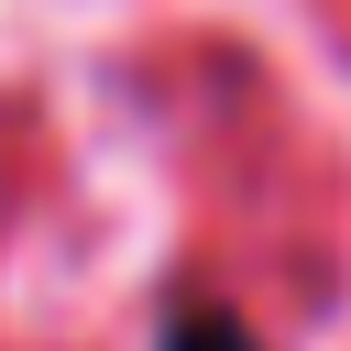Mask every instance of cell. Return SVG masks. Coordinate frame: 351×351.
Listing matches in <instances>:
<instances>
[{
    "label": "cell",
    "instance_id": "6da1fadb",
    "mask_svg": "<svg viewBox=\"0 0 351 351\" xmlns=\"http://www.w3.org/2000/svg\"><path fill=\"white\" fill-rule=\"evenodd\" d=\"M154 351H263V340H252V318H241V307H208V296H186V307H165Z\"/></svg>",
    "mask_w": 351,
    "mask_h": 351
}]
</instances>
